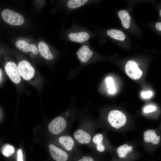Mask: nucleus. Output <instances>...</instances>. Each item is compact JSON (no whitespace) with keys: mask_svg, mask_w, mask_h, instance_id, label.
Masks as SVG:
<instances>
[{"mask_svg":"<svg viewBox=\"0 0 161 161\" xmlns=\"http://www.w3.org/2000/svg\"><path fill=\"white\" fill-rule=\"evenodd\" d=\"M129 146L125 144L118 147L116 149L117 156L119 158L125 159L127 158L128 154L131 153L128 149Z\"/></svg>","mask_w":161,"mask_h":161,"instance_id":"nucleus-18","label":"nucleus"},{"mask_svg":"<svg viewBox=\"0 0 161 161\" xmlns=\"http://www.w3.org/2000/svg\"><path fill=\"white\" fill-rule=\"evenodd\" d=\"M77 54L80 61L83 63L87 62L93 54V52L86 45L82 46L77 51Z\"/></svg>","mask_w":161,"mask_h":161,"instance_id":"nucleus-11","label":"nucleus"},{"mask_svg":"<svg viewBox=\"0 0 161 161\" xmlns=\"http://www.w3.org/2000/svg\"><path fill=\"white\" fill-rule=\"evenodd\" d=\"M68 37L71 41L73 42L82 43L88 40L89 38V36L87 32L82 31L70 33L69 34Z\"/></svg>","mask_w":161,"mask_h":161,"instance_id":"nucleus-13","label":"nucleus"},{"mask_svg":"<svg viewBox=\"0 0 161 161\" xmlns=\"http://www.w3.org/2000/svg\"><path fill=\"white\" fill-rule=\"evenodd\" d=\"M141 96L145 98H148L150 97L153 95V92L151 91L145 92H143L141 94Z\"/></svg>","mask_w":161,"mask_h":161,"instance_id":"nucleus-24","label":"nucleus"},{"mask_svg":"<svg viewBox=\"0 0 161 161\" xmlns=\"http://www.w3.org/2000/svg\"><path fill=\"white\" fill-rule=\"evenodd\" d=\"M30 56L31 58H33L34 57V54L32 53H31L30 55Z\"/></svg>","mask_w":161,"mask_h":161,"instance_id":"nucleus-29","label":"nucleus"},{"mask_svg":"<svg viewBox=\"0 0 161 161\" xmlns=\"http://www.w3.org/2000/svg\"><path fill=\"white\" fill-rule=\"evenodd\" d=\"M17 68L20 77L24 80L29 81L35 76V69L27 61L23 60L20 61L18 64Z\"/></svg>","mask_w":161,"mask_h":161,"instance_id":"nucleus-4","label":"nucleus"},{"mask_svg":"<svg viewBox=\"0 0 161 161\" xmlns=\"http://www.w3.org/2000/svg\"><path fill=\"white\" fill-rule=\"evenodd\" d=\"M104 136L101 133H96L93 136L91 142L90 148L93 152L100 155L106 150L104 142Z\"/></svg>","mask_w":161,"mask_h":161,"instance_id":"nucleus-9","label":"nucleus"},{"mask_svg":"<svg viewBox=\"0 0 161 161\" xmlns=\"http://www.w3.org/2000/svg\"><path fill=\"white\" fill-rule=\"evenodd\" d=\"M58 142L65 150L74 156L82 153L81 150L73 137L70 135L61 136L58 138Z\"/></svg>","mask_w":161,"mask_h":161,"instance_id":"nucleus-2","label":"nucleus"},{"mask_svg":"<svg viewBox=\"0 0 161 161\" xmlns=\"http://www.w3.org/2000/svg\"><path fill=\"white\" fill-rule=\"evenodd\" d=\"M125 71L129 77L134 80L139 79L142 74V72L137 63L133 60L127 62L125 67Z\"/></svg>","mask_w":161,"mask_h":161,"instance_id":"nucleus-10","label":"nucleus"},{"mask_svg":"<svg viewBox=\"0 0 161 161\" xmlns=\"http://www.w3.org/2000/svg\"><path fill=\"white\" fill-rule=\"evenodd\" d=\"M113 161H115V160H114Z\"/></svg>","mask_w":161,"mask_h":161,"instance_id":"nucleus-31","label":"nucleus"},{"mask_svg":"<svg viewBox=\"0 0 161 161\" xmlns=\"http://www.w3.org/2000/svg\"><path fill=\"white\" fill-rule=\"evenodd\" d=\"M68 123L63 117L60 116L53 119L49 124L48 129L52 134L57 135L64 131L67 126Z\"/></svg>","mask_w":161,"mask_h":161,"instance_id":"nucleus-7","label":"nucleus"},{"mask_svg":"<svg viewBox=\"0 0 161 161\" xmlns=\"http://www.w3.org/2000/svg\"><path fill=\"white\" fill-rule=\"evenodd\" d=\"M38 51L41 55L45 59L51 60L53 59V56L49 50L47 45L43 41L38 44Z\"/></svg>","mask_w":161,"mask_h":161,"instance_id":"nucleus-15","label":"nucleus"},{"mask_svg":"<svg viewBox=\"0 0 161 161\" xmlns=\"http://www.w3.org/2000/svg\"><path fill=\"white\" fill-rule=\"evenodd\" d=\"M108 35L111 38L123 41L125 40L126 36L121 31L115 29L109 30L107 32Z\"/></svg>","mask_w":161,"mask_h":161,"instance_id":"nucleus-17","label":"nucleus"},{"mask_svg":"<svg viewBox=\"0 0 161 161\" xmlns=\"http://www.w3.org/2000/svg\"><path fill=\"white\" fill-rule=\"evenodd\" d=\"M16 47L20 50L24 52L31 51L30 44L23 40H19L15 44Z\"/></svg>","mask_w":161,"mask_h":161,"instance_id":"nucleus-19","label":"nucleus"},{"mask_svg":"<svg viewBox=\"0 0 161 161\" xmlns=\"http://www.w3.org/2000/svg\"><path fill=\"white\" fill-rule=\"evenodd\" d=\"M160 15L161 17V9L160 10Z\"/></svg>","mask_w":161,"mask_h":161,"instance_id":"nucleus-30","label":"nucleus"},{"mask_svg":"<svg viewBox=\"0 0 161 161\" xmlns=\"http://www.w3.org/2000/svg\"><path fill=\"white\" fill-rule=\"evenodd\" d=\"M31 52L34 55H37L38 53V50L36 45L34 44H30Z\"/></svg>","mask_w":161,"mask_h":161,"instance_id":"nucleus-25","label":"nucleus"},{"mask_svg":"<svg viewBox=\"0 0 161 161\" xmlns=\"http://www.w3.org/2000/svg\"><path fill=\"white\" fill-rule=\"evenodd\" d=\"M144 140L146 143L151 142L154 145L158 144L160 140V136L157 135L154 130H148L144 134Z\"/></svg>","mask_w":161,"mask_h":161,"instance_id":"nucleus-14","label":"nucleus"},{"mask_svg":"<svg viewBox=\"0 0 161 161\" xmlns=\"http://www.w3.org/2000/svg\"><path fill=\"white\" fill-rule=\"evenodd\" d=\"M50 155L55 161H73L75 156L56 145L51 144L49 145Z\"/></svg>","mask_w":161,"mask_h":161,"instance_id":"nucleus-5","label":"nucleus"},{"mask_svg":"<svg viewBox=\"0 0 161 161\" xmlns=\"http://www.w3.org/2000/svg\"><path fill=\"white\" fill-rule=\"evenodd\" d=\"M15 151L13 147L9 144H6L2 147L1 152L6 157H9Z\"/></svg>","mask_w":161,"mask_h":161,"instance_id":"nucleus-22","label":"nucleus"},{"mask_svg":"<svg viewBox=\"0 0 161 161\" xmlns=\"http://www.w3.org/2000/svg\"><path fill=\"white\" fill-rule=\"evenodd\" d=\"M97 123L90 121L79 123L77 129L74 132L73 137L78 145H84L90 148L92 140L96 133Z\"/></svg>","mask_w":161,"mask_h":161,"instance_id":"nucleus-1","label":"nucleus"},{"mask_svg":"<svg viewBox=\"0 0 161 161\" xmlns=\"http://www.w3.org/2000/svg\"><path fill=\"white\" fill-rule=\"evenodd\" d=\"M88 1L87 0H70L68 2L67 6L70 8H75L83 5Z\"/></svg>","mask_w":161,"mask_h":161,"instance_id":"nucleus-20","label":"nucleus"},{"mask_svg":"<svg viewBox=\"0 0 161 161\" xmlns=\"http://www.w3.org/2000/svg\"><path fill=\"white\" fill-rule=\"evenodd\" d=\"M17 161H23L22 159V151L19 149L17 152Z\"/></svg>","mask_w":161,"mask_h":161,"instance_id":"nucleus-26","label":"nucleus"},{"mask_svg":"<svg viewBox=\"0 0 161 161\" xmlns=\"http://www.w3.org/2000/svg\"><path fill=\"white\" fill-rule=\"evenodd\" d=\"M5 72L11 81L15 84H18L21 81L18 69L17 66L12 61L7 62L4 66Z\"/></svg>","mask_w":161,"mask_h":161,"instance_id":"nucleus-8","label":"nucleus"},{"mask_svg":"<svg viewBox=\"0 0 161 161\" xmlns=\"http://www.w3.org/2000/svg\"><path fill=\"white\" fill-rule=\"evenodd\" d=\"M106 82L108 92L111 94H114L116 92V90L112 78L111 77L107 78L106 79Z\"/></svg>","mask_w":161,"mask_h":161,"instance_id":"nucleus-21","label":"nucleus"},{"mask_svg":"<svg viewBox=\"0 0 161 161\" xmlns=\"http://www.w3.org/2000/svg\"><path fill=\"white\" fill-rule=\"evenodd\" d=\"M123 27L125 29L129 28L130 25L131 18L128 12L125 10H120L118 13Z\"/></svg>","mask_w":161,"mask_h":161,"instance_id":"nucleus-16","label":"nucleus"},{"mask_svg":"<svg viewBox=\"0 0 161 161\" xmlns=\"http://www.w3.org/2000/svg\"><path fill=\"white\" fill-rule=\"evenodd\" d=\"M2 72L1 69H0V83H1L2 82V79L3 78V73Z\"/></svg>","mask_w":161,"mask_h":161,"instance_id":"nucleus-28","label":"nucleus"},{"mask_svg":"<svg viewBox=\"0 0 161 161\" xmlns=\"http://www.w3.org/2000/svg\"><path fill=\"white\" fill-rule=\"evenodd\" d=\"M1 15L5 22L11 25H21L24 22V18L21 15L8 9L4 10Z\"/></svg>","mask_w":161,"mask_h":161,"instance_id":"nucleus-6","label":"nucleus"},{"mask_svg":"<svg viewBox=\"0 0 161 161\" xmlns=\"http://www.w3.org/2000/svg\"><path fill=\"white\" fill-rule=\"evenodd\" d=\"M155 27L158 30L161 31V22H157L155 24Z\"/></svg>","mask_w":161,"mask_h":161,"instance_id":"nucleus-27","label":"nucleus"},{"mask_svg":"<svg viewBox=\"0 0 161 161\" xmlns=\"http://www.w3.org/2000/svg\"><path fill=\"white\" fill-rule=\"evenodd\" d=\"M156 109L155 106L152 105L147 106L145 107L143 109V112L145 113H148L154 111Z\"/></svg>","mask_w":161,"mask_h":161,"instance_id":"nucleus-23","label":"nucleus"},{"mask_svg":"<svg viewBox=\"0 0 161 161\" xmlns=\"http://www.w3.org/2000/svg\"><path fill=\"white\" fill-rule=\"evenodd\" d=\"M73 161H101L100 155L93 151L90 154L82 153L75 156Z\"/></svg>","mask_w":161,"mask_h":161,"instance_id":"nucleus-12","label":"nucleus"},{"mask_svg":"<svg viewBox=\"0 0 161 161\" xmlns=\"http://www.w3.org/2000/svg\"><path fill=\"white\" fill-rule=\"evenodd\" d=\"M107 121L112 127L118 129L125 124L126 117L125 114L122 111L113 110L109 112L107 117Z\"/></svg>","mask_w":161,"mask_h":161,"instance_id":"nucleus-3","label":"nucleus"}]
</instances>
